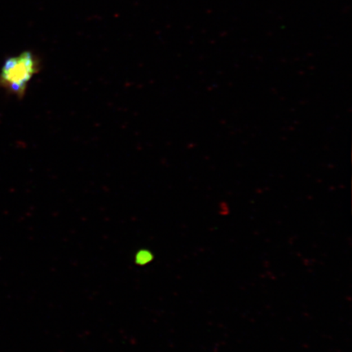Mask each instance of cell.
Returning <instances> with one entry per match:
<instances>
[{"mask_svg":"<svg viewBox=\"0 0 352 352\" xmlns=\"http://www.w3.org/2000/svg\"><path fill=\"white\" fill-rule=\"evenodd\" d=\"M38 72V63L30 52L8 58L0 72V87L22 98L30 81Z\"/></svg>","mask_w":352,"mask_h":352,"instance_id":"6da1fadb","label":"cell"}]
</instances>
